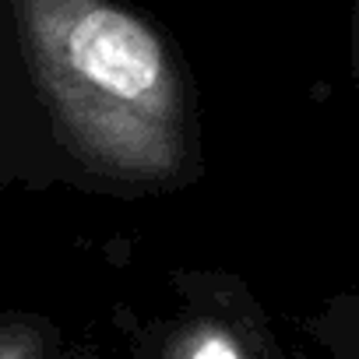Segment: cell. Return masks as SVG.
I'll return each mask as SVG.
<instances>
[{"label":"cell","mask_w":359,"mask_h":359,"mask_svg":"<svg viewBox=\"0 0 359 359\" xmlns=\"http://www.w3.org/2000/svg\"><path fill=\"white\" fill-rule=\"evenodd\" d=\"M331 338L334 348L348 359H359V303H345L331 317Z\"/></svg>","instance_id":"cell-4"},{"label":"cell","mask_w":359,"mask_h":359,"mask_svg":"<svg viewBox=\"0 0 359 359\" xmlns=\"http://www.w3.org/2000/svg\"><path fill=\"white\" fill-rule=\"evenodd\" d=\"M46 355V327L29 317L0 320V359H43Z\"/></svg>","instance_id":"cell-3"},{"label":"cell","mask_w":359,"mask_h":359,"mask_svg":"<svg viewBox=\"0 0 359 359\" xmlns=\"http://www.w3.org/2000/svg\"><path fill=\"white\" fill-rule=\"evenodd\" d=\"M352 64H355V85H359V0H355V25H352Z\"/></svg>","instance_id":"cell-5"},{"label":"cell","mask_w":359,"mask_h":359,"mask_svg":"<svg viewBox=\"0 0 359 359\" xmlns=\"http://www.w3.org/2000/svg\"><path fill=\"white\" fill-rule=\"evenodd\" d=\"M165 359H261L254 341L219 317H198L176 334Z\"/></svg>","instance_id":"cell-2"},{"label":"cell","mask_w":359,"mask_h":359,"mask_svg":"<svg viewBox=\"0 0 359 359\" xmlns=\"http://www.w3.org/2000/svg\"><path fill=\"white\" fill-rule=\"evenodd\" d=\"M57 137L88 169L176 184L194 169L187 81L172 46L116 0H11Z\"/></svg>","instance_id":"cell-1"},{"label":"cell","mask_w":359,"mask_h":359,"mask_svg":"<svg viewBox=\"0 0 359 359\" xmlns=\"http://www.w3.org/2000/svg\"><path fill=\"white\" fill-rule=\"evenodd\" d=\"M341 359H348V355H341Z\"/></svg>","instance_id":"cell-6"}]
</instances>
